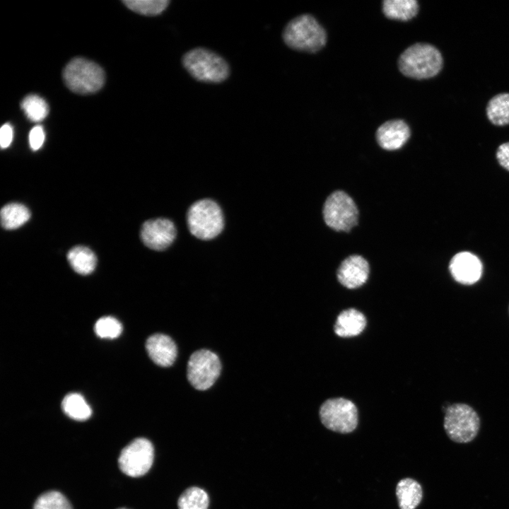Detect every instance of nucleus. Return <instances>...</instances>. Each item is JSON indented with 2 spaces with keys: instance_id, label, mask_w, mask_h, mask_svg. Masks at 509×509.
<instances>
[{
  "instance_id": "obj_3",
  "label": "nucleus",
  "mask_w": 509,
  "mask_h": 509,
  "mask_svg": "<svg viewBox=\"0 0 509 509\" xmlns=\"http://www.w3.org/2000/svg\"><path fill=\"white\" fill-rule=\"evenodd\" d=\"M182 64L196 80L205 83H220L230 73L228 63L216 53L203 47H197L182 57Z\"/></svg>"
},
{
  "instance_id": "obj_4",
  "label": "nucleus",
  "mask_w": 509,
  "mask_h": 509,
  "mask_svg": "<svg viewBox=\"0 0 509 509\" xmlns=\"http://www.w3.org/2000/svg\"><path fill=\"white\" fill-rule=\"evenodd\" d=\"M325 225L336 232L349 233L358 223L359 209L355 200L345 191L331 192L322 205Z\"/></svg>"
},
{
  "instance_id": "obj_31",
  "label": "nucleus",
  "mask_w": 509,
  "mask_h": 509,
  "mask_svg": "<svg viewBox=\"0 0 509 509\" xmlns=\"http://www.w3.org/2000/svg\"><path fill=\"white\" fill-rule=\"evenodd\" d=\"M118 509H127V508H118Z\"/></svg>"
},
{
  "instance_id": "obj_23",
  "label": "nucleus",
  "mask_w": 509,
  "mask_h": 509,
  "mask_svg": "<svg viewBox=\"0 0 509 509\" xmlns=\"http://www.w3.org/2000/svg\"><path fill=\"white\" fill-rule=\"evenodd\" d=\"M21 107L27 117L35 122L43 120L49 113L47 102L37 95H28L23 98Z\"/></svg>"
},
{
  "instance_id": "obj_19",
  "label": "nucleus",
  "mask_w": 509,
  "mask_h": 509,
  "mask_svg": "<svg viewBox=\"0 0 509 509\" xmlns=\"http://www.w3.org/2000/svg\"><path fill=\"white\" fill-rule=\"evenodd\" d=\"M67 259L72 269L81 275L93 272L97 264L94 252L88 247L81 245L74 247L68 252Z\"/></svg>"
},
{
  "instance_id": "obj_7",
  "label": "nucleus",
  "mask_w": 509,
  "mask_h": 509,
  "mask_svg": "<svg viewBox=\"0 0 509 509\" xmlns=\"http://www.w3.org/2000/svg\"><path fill=\"white\" fill-rule=\"evenodd\" d=\"M66 86L78 94L99 90L105 83V73L96 63L81 57L71 59L63 71Z\"/></svg>"
},
{
  "instance_id": "obj_17",
  "label": "nucleus",
  "mask_w": 509,
  "mask_h": 509,
  "mask_svg": "<svg viewBox=\"0 0 509 509\" xmlns=\"http://www.w3.org/2000/svg\"><path fill=\"white\" fill-rule=\"evenodd\" d=\"M396 496L400 509H415L421 501L423 491L416 480L405 478L397 483Z\"/></svg>"
},
{
  "instance_id": "obj_20",
  "label": "nucleus",
  "mask_w": 509,
  "mask_h": 509,
  "mask_svg": "<svg viewBox=\"0 0 509 509\" xmlns=\"http://www.w3.org/2000/svg\"><path fill=\"white\" fill-rule=\"evenodd\" d=\"M486 116L496 126L509 124V93L496 95L486 105Z\"/></svg>"
},
{
  "instance_id": "obj_28",
  "label": "nucleus",
  "mask_w": 509,
  "mask_h": 509,
  "mask_svg": "<svg viewBox=\"0 0 509 509\" xmlns=\"http://www.w3.org/2000/svg\"><path fill=\"white\" fill-rule=\"evenodd\" d=\"M45 135L43 128L37 125L34 127L29 133V144L33 151L41 148L45 141Z\"/></svg>"
},
{
  "instance_id": "obj_12",
  "label": "nucleus",
  "mask_w": 509,
  "mask_h": 509,
  "mask_svg": "<svg viewBox=\"0 0 509 509\" xmlns=\"http://www.w3.org/2000/svg\"><path fill=\"white\" fill-rule=\"evenodd\" d=\"M336 274L340 284L346 288L355 289L362 286L368 281L370 264L362 255H351L340 262Z\"/></svg>"
},
{
  "instance_id": "obj_27",
  "label": "nucleus",
  "mask_w": 509,
  "mask_h": 509,
  "mask_svg": "<svg viewBox=\"0 0 509 509\" xmlns=\"http://www.w3.org/2000/svg\"><path fill=\"white\" fill-rule=\"evenodd\" d=\"M94 330L95 334L100 338L115 339L122 333V326L116 318L106 316L97 320Z\"/></svg>"
},
{
  "instance_id": "obj_16",
  "label": "nucleus",
  "mask_w": 509,
  "mask_h": 509,
  "mask_svg": "<svg viewBox=\"0 0 509 509\" xmlns=\"http://www.w3.org/2000/svg\"><path fill=\"white\" fill-rule=\"evenodd\" d=\"M366 326L364 315L354 308L343 310L337 317L334 332L341 337H352L360 334Z\"/></svg>"
},
{
  "instance_id": "obj_25",
  "label": "nucleus",
  "mask_w": 509,
  "mask_h": 509,
  "mask_svg": "<svg viewBox=\"0 0 509 509\" xmlns=\"http://www.w3.org/2000/svg\"><path fill=\"white\" fill-rule=\"evenodd\" d=\"M124 5L130 10L145 16H156L166 9L168 0H125Z\"/></svg>"
},
{
  "instance_id": "obj_2",
  "label": "nucleus",
  "mask_w": 509,
  "mask_h": 509,
  "mask_svg": "<svg viewBox=\"0 0 509 509\" xmlns=\"http://www.w3.org/2000/svg\"><path fill=\"white\" fill-rule=\"evenodd\" d=\"M282 37L290 48L309 53L322 49L327 40L324 28L313 16L308 13L291 19L285 26Z\"/></svg>"
},
{
  "instance_id": "obj_1",
  "label": "nucleus",
  "mask_w": 509,
  "mask_h": 509,
  "mask_svg": "<svg viewBox=\"0 0 509 509\" xmlns=\"http://www.w3.org/2000/svg\"><path fill=\"white\" fill-rule=\"evenodd\" d=\"M443 58L439 49L426 42L407 47L399 56L397 66L405 76L422 80L433 78L442 70Z\"/></svg>"
},
{
  "instance_id": "obj_30",
  "label": "nucleus",
  "mask_w": 509,
  "mask_h": 509,
  "mask_svg": "<svg viewBox=\"0 0 509 509\" xmlns=\"http://www.w3.org/2000/svg\"><path fill=\"white\" fill-rule=\"evenodd\" d=\"M13 140V128L8 124H4L0 129V144L2 148H8Z\"/></svg>"
},
{
  "instance_id": "obj_14",
  "label": "nucleus",
  "mask_w": 509,
  "mask_h": 509,
  "mask_svg": "<svg viewBox=\"0 0 509 509\" xmlns=\"http://www.w3.org/2000/svg\"><path fill=\"white\" fill-rule=\"evenodd\" d=\"M449 270L457 282L472 285L479 280L482 264L476 255L469 252H461L451 259Z\"/></svg>"
},
{
  "instance_id": "obj_15",
  "label": "nucleus",
  "mask_w": 509,
  "mask_h": 509,
  "mask_svg": "<svg viewBox=\"0 0 509 509\" xmlns=\"http://www.w3.org/2000/svg\"><path fill=\"white\" fill-rule=\"evenodd\" d=\"M411 136L409 125L402 119H391L382 124L375 132L380 148L392 151L401 148Z\"/></svg>"
},
{
  "instance_id": "obj_8",
  "label": "nucleus",
  "mask_w": 509,
  "mask_h": 509,
  "mask_svg": "<svg viewBox=\"0 0 509 509\" xmlns=\"http://www.w3.org/2000/svg\"><path fill=\"white\" fill-rule=\"evenodd\" d=\"M444 429L447 435L454 442L469 443L474 440L480 428V419L471 406L464 403H455L446 409Z\"/></svg>"
},
{
  "instance_id": "obj_10",
  "label": "nucleus",
  "mask_w": 509,
  "mask_h": 509,
  "mask_svg": "<svg viewBox=\"0 0 509 509\" xmlns=\"http://www.w3.org/2000/svg\"><path fill=\"white\" fill-rule=\"evenodd\" d=\"M154 457L153 444L146 438H138L124 447L119 456L121 471L127 476L139 477L151 469Z\"/></svg>"
},
{
  "instance_id": "obj_24",
  "label": "nucleus",
  "mask_w": 509,
  "mask_h": 509,
  "mask_svg": "<svg viewBox=\"0 0 509 509\" xmlns=\"http://www.w3.org/2000/svg\"><path fill=\"white\" fill-rule=\"evenodd\" d=\"M209 496L203 489L193 486L186 489L177 501L179 509H207Z\"/></svg>"
},
{
  "instance_id": "obj_29",
  "label": "nucleus",
  "mask_w": 509,
  "mask_h": 509,
  "mask_svg": "<svg viewBox=\"0 0 509 509\" xmlns=\"http://www.w3.org/2000/svg\"><path fill=\"white\" fill-rule=\"evenodd\" d=\"M496 156L499 164L509 171V141L498 147Z\"/></svg>"
},
{
  "instance_id": "obj_6",
  "label": "nucleus",
  "mask_w": 509,
  "mask_h": 509,
  "mask_svg": "<svg viewBox=\"0 0 509 509\" xmlns=\"http://www.w3.org/2000/svg\"><path fill=\"white\" fill-rule=\"evenodd\" d=\"M222 370L217 353L208 349L194 351L186 365V378L189 384L198 391H206L213 386Z\"/></svg>"
},
{
  "instance_id": "obj_22",
  "label": "nucleus",
  "mask_w": 509,
  "mask_h": 509,
  "mask_svg": "<svg viewBox=\"0 0 509 509\" xmlns=\"http://www.w3.org/2000/svg\"><path fill=\"white\" fill-rule=\"evenodd\" d=\"M62 407L69 417L77 421H85L92 414L90 406L78 393H70L66 395L63 399Z\"/></svg>"
},
{
  "instance_id": "obj_26",
  "label": "nucleus",
  "mask_w": 509,
  "mask_h": 509,
  "mask_svg": "<svg viewBox=\"0 0 509 509\" xmlns=\"http://www.w3.org/2000/svg\"><path fill=\"white\" fill-rule=\"evenodd\" d=\"M33 509H72V507L62 493L49 491L42 493L36 499Z\"/></svg>"
},
{
  "instance_id": "obj_5",
  "label": "nucleus",
  "mask_w": 509,
  "mask_h": 509,
  "mask_svg": "<svg viewBox=\"0 0 509 509\" xmlns=\"http://www.w3.org/2000/svg\"><path fill=\"white\" fill-rule=\"evenodd\" d=\"M187 225L190 233L202 240L218 236L224 227V219L219 205L213 200H199L187 211Z\"/></svg>"
},
{
  "instance_id": "obj_9",
  "label": "nucleus",
  "mask_w": 509,
  "mask_h": 509,
  "mask_svg": "<svg viewBox=\"0 0 509 509\" xmlns=\"http://www.w3.org/2000/svg\"><path fill=\"white\" fill-rule=\"evenodd\" d=\"M319 414L322 424L337 433H351L358 424L357 408L345 398L327 399L321 406Z\"/></svg>"
},
{
  "instance_id": "obj_21",
  "label": "nucleus",
  "mask_w": 509,
  "mask_h": 509,
  "mask_svg": "<svg viewBox=\"0 0 509 509\" xmlns=\"http://www.w3.org/2000/svg\"><path fill=\"white\" fill-rule=\"evenodd\" d=\"M0 215L3 228L13 230L21 227L29 220L30 212L23 204L10 203L1 209Z\"/></svg>"
},
{
  "instance_id": "obj_18",
  "label": "nucleus",
  "mask_w": 509,
  "mask_h": 509,
  "mask_svg": "<svg viewBox=\"0 0 509 509\" xmlns=\"http://www.w3.org/2000/svg\"><path fill=\"white\" fill-rule=\"evenodd\" d=\"M382 11L390 19L407 21L418 14L419 4L416 0H385Z\"/></svg>"
},
{
  "instance_id": "obj_11",
  "label": "nucleus",
  "mask_w": 509,
  "mask_h": 509,
  "mask_svg": "<svg viewBox=\"0 0 509 509\" xmlns=\"http://www.w3.org/2000/svg\"><path fill=\"white\" fill-rule=\"evenodd\" d=\"M176 230L174 223L167 218H159L145 221L141 229V239L148 248L162 251L174 241Z\"/></svg>"
},
{
  "instance_id": "obj_13",
  "label": "nucleus",
  "mask_w": 509,
  "mask_h": 509,
  "mask_svg": "<svg viewBox=\"0 0 509 509\" xmlns=\"http://www.w3.org/2000/svg\"><path fill=\"white\" fill-rule=\"evenodd\" d=\"M146 350L151 361L162 368L172 366L177 360L178 348L175 341L169 335L156 333L146 341Z\"/></svg>"
}]
</instances>
